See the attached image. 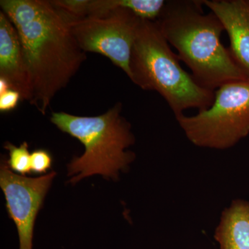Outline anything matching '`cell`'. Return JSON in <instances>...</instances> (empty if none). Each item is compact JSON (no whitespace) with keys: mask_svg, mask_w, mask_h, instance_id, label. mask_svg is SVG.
Masks as SVG:
<instances>
[{"mask_svg":"<svg viewBox=\"0 0 249 249\" xmlns=\"http://www.w3.org/2000/svg\"><path fill=\"white\" fill-rule=\"evenodd\" d=\"M166 1L163 0H108L110 11L122 8L130 11L142 19L156 22L164 9Z\"/></svg>","mask_w":249,"mask_h":249,"instance_id":"11","label":"cell"},{"mask_svg":"<svg viewBox=\"0 0 249 249\" xmlns=\"http://www.w3.org/2000/svg\"><path fill=\"white\" fill-rule=\"evenodd\" d=\"M55 173L37 178L16 175L8 164L1 165L0 186L4 192L10 217L17 227L19 249H32L34 227Z\"/></svg>","mask_w":249,"mask_h":249,"instance_id":"7","label":"cell"},{"mask_svg":"<svg viewBox=\"0 0 249 249\" xmlns=\"http://www.w3.org/2000/svg\"><path fill=\"white\" fill-rule=\"evenodd\" d=\"M52 155L47 150H35L31 154V171L35 174L47 173L52 168Z\"/></svg>","mask_w":249,"mask_h":249,"instance_id":"13","label":"cell"},{"mask_svg":"<svg viewBox=\"0 0 249 249\" xmlns=\"http://www.w3.org/2000/svg\"><path fill=\"white\" fill-rule=\"evenodd\" d=\"M1 11L17 29L30 77L31 105L46 114L57 93L86 60L69 19L45 0H1Z\"/></svg>","mask_w":249,"mask_h":249,"instance_id":"1","label":"cell"},{"mask_svg":"<svg viewBox=\"0 0 249 249\" xmlns=\"http://www.w3.org/2000/svg\"><path fill=\"white\" fill-rule=\"evenodd\" d=\"M4 148L9 152L7 164L11 170L22 175L30 173L31 155L27 142H23L19 147L7 142L4 145Z\"/></svg>","mask_w":249,"mask_h":249,"instance_id":"12","label":"cell"},{"mask_svg":"<svg viewBox=\"0 0 249 249\" xmlns=\"http://www.w3.org/2000/svg\"><path fill=\"white\" fill-rule=\"evenodd\" d=\"M20 101H22L20 93L16 90L10 89L0 95V111L8 112L14 110Z\"/></svg>","mask_w":249,"mask_h":249,"instance_id":"14","label":"cell"},{"mask_svg":"<svg viewBox=\"0 0 249 249\" xmlns=\"http://www.w3.org/2000/svg\"><path fill=\"white\" fill-rule=\"evenodd\" d=\"M179 61L157 23L142 19L131 54L129 79L142 89L160 93L176 118L187 109H208L215 93L198 85Z\"/></svg>","mask_w":249,"mask_h":249,"instance_id":"3","label":"cell"},{"mask_svg":"<svg viewBox=\"0 0 249 249\" xmlns=\"http://www.w3.org/2000/svg\"><path fill=\"white\" fill-rule=\"evenodd\" d=\"M11 89L12 88H11L9 83H8L7 80L0 77V95L3 94V93L6 92V91Z\"/></svg>","mask_w":249,"mask_h":249,"instance_id":"15","label":"cell"},{"mask_svg":"<svg viewBox=\"0 0 249 249\" xmlns=\"http://www.w3.org/2000/svg\"><path fill=\"white\" fill-rule=\"evenodd\" d=\"M204 5V0L167 1L156 23L196 83L215 91L227 83L249 78L222 43V22L211 11L205 14Z\"/></svg>","mask_w":249,"mask_h":249,"instance_id":"2","label":"cell"},{"mask_svg":"<svg viewBox=\"0 0 249 249\" xmlns=\"http://www.w3.org/2000/svg\"><path fill=\"white\" fill-rule=\"evenodd\" d=\"M122 104L117 103L104 114L97 116H79L66 112H52L51 121L62 132L69 134L84 145L85 151L69 165V176L76 183L99 174L115 178L135 158L125 151L134 144L130 124L121 115Z\"/></svg>","mask_w":249,"mask_h":249,"instance_id":"4","label":"cell"},{"mask_svg":"<svg viewBox=\"0 0 249 249\" xmlns=\"http://www.w3.org/2000/svg\"><path fill=\"white\" fill-rule=\"evenodd\" d=\"M176 119L196 146L216 150L234 146L249 134V79L222 85L211 107Z\"/></svg>","mask_w":249,"mask_h":249,"instance_id":"5","label":"cell"},{"mask_svg":"<svg viewBox=\"0 0 249 249\" xmlns=\"http://www.w3.org/2000/svg\"><path fill=\"white\" fill-rule=\"evenodd\" d=\"M0 77L7 80L22 101L30 103L32 87L17 29L4 12H0Z\"/></svg>","mask_w":249,"mask_h":249,"instance_id":"9","label":"cell"},{"mask_svg":"<svg viewBox=\"0 0 249 249\" xmlns=\"http://www.w3.org/2000/svg\"><path fill=\"white\" fill-rule=\"evenodd\" d=\"M214 237L220 249H249V201H232L224 210Z\"/></svg>","mask_w":249,"mask_h":249,"instance_id":"10","label":"cell"},{"mask_svg":"<svg viewBox=\"0 0 249 249\" xmlns=\"http://www.w3.org/2000/svg\"><path fill=\"white\" fill-rule=\"evenodd\" d=\"M221 21L230 40L236 64L249 78V0H204Z\"/></svg>","mask_w":249,"mask_h":249,"instance_id":"8","label":"cell"},{"mask_svg":"<svg viewBox=\"0 0 249 249\" xmlns=\"http://www.w3.org/2000/svg\"><path fill=\"white\" fill-rule=\"evenodd\" d=\"M142 19L119 9L101 18L69 20L72 34L83 52L99 53L130 77L131 54Z\"/></svg>","mask_w":249,"mask_h":249,"instance_id":"6","label":"cell"}]
</instances>
